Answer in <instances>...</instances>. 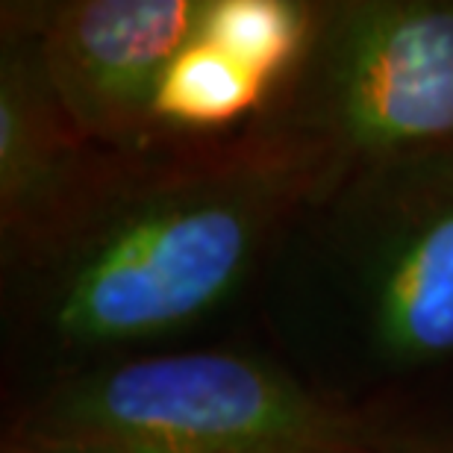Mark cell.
<instances>
[{"instance_id":"6da1fadb","label":"cell","mask_w":453,"mask_h":453,"mask_svg":"<svg viewBox=\"0 0 453 453\" xmlns=\"http://www.w3.org/2000/svg\"><path fill=\"white\" fill-rule=\"evenodd\" d=\"M327 188L315 153L250 124L112 157L15 253L24 319L71 359L62 374L130 357L219 312Z\"/></svg>"},{"instance_id":"7a4b0ae2","label":"cell","mask_w":453,"mask_h":453,"mask_svg":"<svg viewBox=\"0 0 453 453\" xmlns=\"http://www.w3.org/2000/svg\"><path fill=\"white\" fill-rule=\"evenodd\" d=\"M21 439L95 453H371L342 406L239 350H168L59 374Z\"/></svg>"},{"instance_id":"3957f363","label":"cell","mask_w":453,"mask_h":453,"mask_svg":"<svg viewBox=\"0 0 453 453\" xmlns=\"http://www.w3.org/2000/svg\"><path fill=\"white\" fill-rule=\"evenodd\" d=\"M250 127L315 153L330 188L368 162L453 144V0L315 6L301 62Z\"/></svg>"},{"instance_id":"277c9868","label":"cell","mask_w":453,"mask_h":453,"mask_svg":"<svg viewBox=\"0 0 453 453\" xmlns=\"http://www.w3.org/2000/svg\"><path fill=\"white\" fill-rule=\"evenodd\" d=\"M306 210L365 365L406 377L453 359V144L353 168Z\"/></svg>"},{"instance_id":"5b68a950","label":"cell","mask_w":453,"mask_h":453,"mask_svg":"<svg viewBox=\"0 0 453 453\" xmlns=\"http://www.w3.org/2000/svg\"><path fill=\"white\" fill-rule=\"evenodd\" d=\"M212 0H71L30 12L44 68L86 139L110 157L159 144L157 95Z\"/></svg>"},{"instance_id":"8992f818","label":"cell","mask_w":453,"mask_h":453,"mask_svg":"<svg viewBox=\"0 0 453 453\" xmlns=\"http://www.w3.org/2000/svg\"><path fill=\"white\" fill-rule=\"evenodd\" d=\"M0 50V221L6 253L24 250L65 212L92 165L44 68L30 12L4 15Z\"/></svg>"},{"instance_id":"52a82bcc","label":"cell","mask_w":453,"mask_h":453,"mask_svg":"<svg viewBox=\"0 0 453 453\" xmlns=\"http://www.w3.org/2000/svg\"><path fill=\"white\" fill-rule=\"evenodd\" d=\"M271 97L265 80L197 33L171 62L157 95L159 142L224 139L226 130H244Z\"/></svg>"},{"instance_id":"ba28073f","label":"cell","mask_w":453,"mask_h":453,"mask_svg":"<svg viewBox=\"0 0 453 453\" xmlns=\"http://www.w3.org/2000/svg\"><path fill=\"white\" fill-rule=\"evenodd\" d=\"M315 6L292 0H212L201 35L280 92L310 42Z\"/></svg>"},{"instance_id":"9c48e42d","label":"cell","mask_w":453,"mask_h":453,"mask_svg":"<svg viewBox=\"0 0 453 453\" xmlns=\"http://www.w3.org/2000/svg\"><path fill=\"white\" fill-rule=\"evenodd\" d=\"M4 453H95L86 448H71V445H53V441H35V439H21L9 441Z\"/></svg>"}]
</instances>
